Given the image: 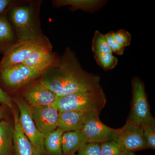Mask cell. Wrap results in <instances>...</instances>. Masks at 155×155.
I'll list each match as a JSON object with an SVG mask.
<instances>
[{
	"label": "cell",
	"instance_id": "obj_27",
	"mask_svg": "<svg viewBox=\"0 0 155 155\" xmlns=\"http://www.w3.org/2000/svg\"><path fill=\"white\" fill-rule=\"evenodd\" d=\"M0 103L12 109L13 108V100L9 95L0 87Z\"/></svg>",
	"mask_w": 155,
	"mask_h": 155
},
{
	"label": "cell",
	"instance_id": "obj_24",
	"mask_svg": "<svg viewBox=\"0 0 155 155\" xmlns=\"http://www.w3.org/2000/svg\"><path fill=\"white\" fill-rule=\"evenodd\" d=\"M77 155H102L101 143H87L78 152Z\"/></svg>",
	"mask_w": 155,
	"mask_h": 155
},
{
	"label": "cell",
	"instance_id": "obj_15",
	"mask_svg": "<svg viewBox=\"0 0 155 155\" xmlns=\"http://www.w3.org/2000/svg\"><path fill=\"white\" fill-rule=\"evenodd\" d=\"M87 143V139L81 130L64 132L62 138L63 155L79 151Z\"/></svg>",
	"mask_w": 155,
	"mask_h": 155
},
{
	"label": "cell",
	"instance_id": "obj_10",
	"mask_svg": "<svg viewBox=\"0 0 155 155\" xmlns=\"http://www.w3.org/2000/svg\"><path fill=\"white\" fill-rule=\"evenodd\" d=\"M34 122L46 136L58 128L59 112L51 106L31 107Z\"/></svg>",
	"mask_w": 155,
	"mask_h": 155
},
{
	"label": "cell",
	"instance_id": "obj_22",
	"mask_svg": "<svg viewBox=\"0 0 155 155\" xmlns=\"http://www.w3.org/2000/svg\"><path fill=\"white\" fill-rule=\"evenodd\" d=\"M94 58L97 64L106 71L114 69L118 64V59L112 53L95 54Z\"/></svg>",
	"mask_w": 155,
	"mask_h": 155
},
{
	"label": "cell",
	"instance_id": "obj_7",
	"mask_svg": "<svg viewBox=\"0 0 155 155\" xmlns=\"http://www.w3.org/2000/svg\"><path fill=\"white\" fill-rule=\"evenodd\" d=\"M42 74L22 64L0 71V78L4 85L14 91L41 77Z\"/></svg>",
	"mask_w": 155,
	"mask_h": 155
},
{
	"label": "cell",
	"instance_id": "obj_5",
	"mask_svg": "<svg viewBox=\"0 0 155 155\" xmlns=\"http://www.w3.org/2000/svg\"><path fill=\"white\" fill-rule=\"evenodd\" d=\"M113 140L126 152L148 148L140 124L129 119L122 127L115 129Z\"/></svg>",
	"mask_w": 155,
	"mask_h": 155
},
{
	"label": "cell",
	"instance_id": "obj_1",
	"mask_svg": "<svg viewBox=\"0 0 155 155\" xmlns=\"http://www.w3.org/2000/svg\"><path fill=\"white\" fill-rule=\"evenodd\" d=\"M40 82L58 97L92 90L101 87V77L89 73L81 67L74 52L64 51L60 62L43 74Z\"/></svg>",
	"mask_w": 155,
	"mask_h": 155
},
{
	"label": "cell",
	"instance_id": "obj_23",
	"mask_svg": "<svg viewBox=\"0 0 155 155\" xmlns=\"http://www.w3.org/2000/svg\"><path fill=\"white\" fill-rule=\"evenodd\" d=\"M102 155H136L135 153L126 152L121 150L116 142H106L101 143Z\"/></svg>",
	"mask_w": 155,
	"mask_h": 155
},
{
	"label": "cell",
	"instance_id": "obj_11",
	"mask_svg": "<svg viewBox=\"0 0 155 155\" xmlns=\"http://www.w3.org/2000/svg\"><path fill=\"white\" fill-rule=\"evenodd\" d=\"M60 61V58L53 52L51 45L38 50L22 64L44 74L58 65Z\"/></svg>",
	"mask_w": 155,
	"mask_h": 155
},
{
	"label": "cell",
	"instance_id": "obj_28",
	"mask_svg": "<svg viewBox=\"0 0 155 155\" xmlns=\"http://www.w3.org/2000/svg\"><path fill=\"white\" fill-rule=\"evenodd\" d=\"M12 2L11 0H0V15L7 11Z\"/></svg>",
	"mask_w": 155,
	"mask_h": 155
},
{
	"label": "cell",
	"instance_id": "obj_20",
	"mask_svg": "<svg viewBox=\"0 0 155 155\" xmlns=\"http://www.w3.org/2000/svg\"><path fill=\"white\" fill-rule=\"evenodd\" d=\"M148 148L155 149V119L151 114L140 123Z\"/></svg>",
	"mask_w": 155,
	"mask_h": 155
},
{
	"label": "cell",
	"instance_id": "obj_6",
	"mask_svg": "<svg viewBox=\"0 0 155 155\" xmlns=\"http://www.w3.org/2000/svg\"><path fill=\"white\" fill-rule=\"evenodd\" d=\"M19 110V121L23 133L33 145L37 155H48L44 146L45 136L40 132L34 122L31 107L23 99L13 100Z\"/></svg>",
	"mask_w": 155,
	"mask_h": 155
},
{
	"label": "cell",
	"instance_id": "obj_14",
	"mask_svg": "<svg viewBox=\"0 0 155 155\" xmlns=\"http://www.w3.org/2000/svg\"><path fill=\"white\" fill-rule=\"evenodd\" d=\"M86 113L77 111L59 112L58 128L63 132L81 130Z\"/></svg>",
	"mask_w": 155,
	"mask_h": 155
},
{
	"label": "cell",
	"instance_id": "obj_19",
	"mask_svg": "<svg viewBox=\"0 0 155 155\" xmlns=\"http://www.w3.org/2000/svg\"><path fill=\"white\" fill-rule=\"evenodd\" d=\"M64 132L57 128L45 136L44 146L48 155H63L62 138Z\"/></svg>",
	"mask_w": 155,
	"mask_h": 155
},
{
	"label": "cell",
	"instance_id": "obj_9",
	"mask_svg": "<svg viewBox=\"0 0 155 155\" xmlns=\"http://www.w3.org/2000/svg\"><path fill=\"white\" fill-rule=\"evenodd\" d=\"M131 110L128 119L140 124L151 114L144 84L139 78L134 77L131 81Z\"/></svg>",
	"mask_w": 155,
	"mask_h": 155
},
{
	"label": "cell",
	"instance_id": "obj_13",
	"mask_svg": "<svg viewBox=\"0 0 155 155\" xmlns=\"http://www.w3.org/2000/svg\"><path fill=\"white\" fill-rule=\"evenodd\" d=\"M15 155H37L35 149L23 133L19 121V113L13 111Z\"/></svg>",
	"mask_w": 155,
	"mask_h": 155
},
{
	"label": "cell",
	"instance_id": "obj_4",
	"mask_svg": "<svg viewBox=\"0 0 155 155\" xmlns=\"http://www.w3.org/2000/svg\"><path fill=\"white\" fill-rule=\"evenodd\" d=\"M51 45L49 39L45 35L17 41L4 53L0 61V71L22 64L38 50Z\"/></svg>",
	"mask_w": 155,
	"mask_h": 155
},
{
	"label": "cell",
	"instance_id": "obj_8",
	"mask_svg": "<svg viewBox=\"0 0 155 155\" xmlns=\"http://www.w3.org/2000/svg\"><path fill=\"white\" fill-rule=\"evenodd\" d=\"M115 129L105 125L99 118V114L96 112H87L84 123L81 131L88 143H102L112 141Z\"/></svg>",
	"mask_w": 155,
	"mask_h": 155
},
{
	"label": "cell",
	"instance_id": "obj_2",
	"mask_svg": "<svg viewBox=\"0 0 155 155\" xmlns=\"http://www.w3.org/2000/svg\"><path fill=\"white\" fill-rule=\"evenodd\" d=\"M41 1H13L7 12L17 41L43 36L40 21Z\"/></svg>",
	"mask_w": 155,
	"mask_h": 155
},
{
	"label": "cell",
	"instance_id": "obj_31",
	"mask_svg": "<svg viewBox=\"0 0 155 155\" xmlns=\"http://www.w3.org/2000/svg\"><path fill=\"white\" fill-rule=\"evenodd\" d=\"M0 52L4 53V52H3L2 50V49H1V48H0Z\"/></svg>",
	"mask_w": 155,
	"mask_h": 155
},
{
	"label": "cell",
	"instance_id": "obj_26",
	"mask_svg": "<svg viewBox=\"0 0 155 155\" xmlns=\"http://www.w3.org/2000/svg\"><path fill=\"white\" fill-rule=\"evenodd\" d=\"M107 38V41L109 47L112 51L118 55H122L124 53L125 48L119 45L114 37V31H110L105 35Z\"/></svg>",
	"mask_w": 155,
	"mask_h": 155
},
{
	"label": "cell",
	"instance_id": "obj_18",
	"mask_svg": "<svg viewBox=\"0 0 155 155\" xmlns=\"http://www.w3.org/2000/svg\"><path fill=\"white\" fill-rule=\"evenodd\" d=\"M7 11L0 15V48L4 53L17 42L14 28L7 17Z\"/></svg>",
	"mask_w": 155,
	"mask_h": 155
},
{
	"label": "cell",
	"instance_id": "obj_25",
	"mask_svg": "<svg viewBox=\"0 0 155 155\" xmlns=\"http://www.w3.org/2000/svg\"><path fill=\"white\" fill-rule=\"evenodd\" d=\"M114 37L116 41L124 48L129 46L130 45L131 35L125 29H119L116 32H114Z\"/></svg>",
	"mask_w": 155,
	"mask_h": 155
},
{
	"label": "cell",
	"instance_id": "obj_3",
	"mask_svg": "<svg viewBox=\"0 0 155 155\" xmlns=\"http://www.w3.org/2000/svg\"><path fill=\"white\" fill-rule=\"evenodd\" d=\"M107 98L101 87L87 91L79 92L58 97L51 106L59 112H96L100 114L104 107Z\"/></svg>",
	"mask_w": 155,
	"mask_h": 155
},
{
	"label": "cell",
	"instance_id": "obj_12",
	"mask_svg": "<svg viewBox=\"0 0 155 155\" xmlns=\"http://www.w3.org/2000/svg\"><path fill=\"white\" fill-rule=\"evenodd\" d=\"M23 97L31 107L51 106L58 97L39 81L26 88L23 92Z\"/></svg>",
	"mask_w": 155,
	"mask_h": 155
},
{
	"label": "cell",
	"instance_id": "obj_21",
	"mask_svg": "<svg viewBox=\"0 0 155 155\" xmlns=\"http://www.w3.org/2000/svg\"><path fill=\"white\" fill-rule=\"evenodd\" d=\"M91 48L94 55L112 53L108 45L105 35L97 30L96 31L92 39Z\"/></svg>",
	"mask_w": 155,
	"mask_h": 155
},
{
	"label": "cell",
	"instance_id": "obj_16",
	"mask_svg": "<svg viewBox=\"0 0 155 155\" xmlns=\"http://www.w3.org/2000/svg\"><path fill=\"white\" fill-rule=\"evenodd\" d=\"M14 139V124L0 121V155H15Z\"/></svg>",
	"mask_w": 155,
	"mask_h": 155
},
{
	"label": "cell",
	"instance_id": "obj_17",
	"mask_svg": "<svg viewBox=\"0 0 155 155\" xmlns=\"http://www.w3.org/2000/svg\"><path fill=\"white\" fill-rule=\"evenodd\" d=\"M106 2L99 0H55L52 2L53 5L57 8L69 6L72 11L81 10L91 12L101 8Z\"/></svg>",
	"mask_w": 155,
	"mask_h": 155
},
{
	"label": "cell",
	"instance_id": "obj_29",
	"mask_svg": "<svg viewBox=\"0 0 155 155\" xmlns=\"http://www.w3.org/2000/svg\"><path fill=\"white\" fill-rule=\"evenodd\" d=\"M5 117V111L4 108L0 105V121L3 120Z\"/></svg>",
	"mask_w": 155,
	"mask_h": 155
},
{
	"label": "cell",
	"instance_id": "obj_30",
	"mask_svg": "<svg viewBox=\"0 0 155 155\" xmlns=\"http://www.w3.org/2000/svg\"><path fill=\"white\" fill-rule=\"evenodd\" d=\"M68 155H76V154L75 153H74L70 154H69Z\"/></svg>",
	"mask_w": 155,
	"mask_h": 155
}]
</instances>
